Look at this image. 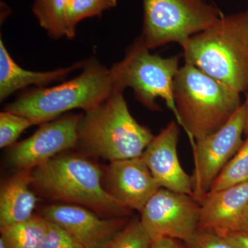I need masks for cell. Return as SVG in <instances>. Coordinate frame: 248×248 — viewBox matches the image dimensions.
Returning a JSON list of instances; mask_svg holds the SVG:
<instances>
[{
    "mask_svg": "<svg viewBox=\"0 0 248 248\" xmlns=\"http://www.w3.org/2000/svg\"><path fill=\"white\" fill-rule=\"evenodd\" d=\"M186 63L235 92L248 90V9L221 16L182 46Z\"/></svg>",
    "mask_w": 248,
    "mask_h": 248,
    "instance_id": "cell-1",
    "label": "cell"
},
{
    "mask_svg": "<svg viewBox=\"0 0 248 248\" xmlns=\"http://www.w3.org/2000/svg\"><path fill=\"white\" fill-rule=\"evenodd\" d=\"M102 170L81 156H55L32 170V183L52 200L80 205L107 218H125L129 208L102 186Z\"/></svg>",
    "mask_w": 248,
    "mask_h": 248,
    "instance_id": "cell-2",
    "label": "cell"
},
{
    "mask_svg": "<svg viewBox=\"0 0 248 248\" xmlns=\"http://www.w3.org/2000/svg\"><path fill=\"white\" fill-rule=\"evenodd\" d=\"M173 96L178 124L186 130L192 149L196 141L222 128L242 105L239 93L188 63L174 78Z\"/></svg>",
    "mask_w": 248,
    "mask_h": 248,
    "instance_id": "cell-3",
    "label": "cell"
},
{
    "mask_svg": "<svg viewBox=\"0 0 248 248\" xmlns=\"http://www.w3.org/2000/svg\"><path fill=\"white\" fill-rule=\"evenodd\" d=\"M123 91L113 93L80 120L78 143L90 154L110 161L141 157L155 138L130 114Z\"/></svg>",
    "mask_w": 248,
    "mask_h": 248,
    "instance_id": "cell-4",
    "label": "cell"
},
{
    "mask_svg": "<svg viewBox=\"0 0 248 248\" xmlns=\"http://www.w3.org/2000/svg\"><path fill=\"white\" fill-rule=\"evenodd\" d=\"M116 89L110 69L96 60L86 61L84 71L77 78L54 87L25 93L6 110L27 117L34 125L45 124L68 110L94 108Z\"/></svg>",
    "mask_w": 248,
    "mask_h": 248,
    "instance_id": "cell-5",
    "label": "cell"
},
{
    "mask_svg": "<svg viewBox=\"0 0 248 248\" xmlns=\"http://www.w3.org/2000/svg\"><path fill=\"white\" fill-rule=\"evenodd\" d=\"M143 6L141 39L149 50L172 42L182 46L223 15L205 0H143Z\"/></svg>",
    "mask_w": 248,
    "mask_h": 248,
    "instance_id": "cell-6",
    "label": "cell"
},
{
    "mask_svg": "<svg viewBox=\"0 0 248 248\" xmlns=\"http://www.w3.org/2000/svg\"><path fill=\"white\" fill-rule=\"evenodd\" d=\"M179 68L178 57L164 58L150 53L140 37L110 71L116 89L131 88L139 100L152 110L158 108L155 100L161 98L178 120L173 84Z\"/></svg>",
    "mask_w": 248,
    "mask_h": 248,
    "instance_id": "cell-7",
    "label": "cell"
},
{
    "mask_svg": "<svg viewBox=\"0 0 248 248\" xmlns=\"http://www.w3.org/2000/svg\"><path fill=\"white\" fill-rule=\"evenodd\" d=\"M246 124L244 104L216 133L196 141L192 148L195 170L191 177L193 197L200 203L208 195L222 170L242 146Z\"/></svg>",
    "mask_w": 248,
    "mask_h": 248,
    "instance_id": "cell-8",
    "label": "cell"
},
{
    "mask_svg": "<svg viewBox=\"0 0 248 248\" xmlns=\"http://www.w3.org/2000/svg\"><path fill=\"white\" fill-rule=\"evenodd\" d=\"M200 213L193 196L161 187L143 207L140 221L152 241L169 237L186 242L198 230Z\"/></svg>",
    "mask_w": 248,
    "mask_h": 248,
    "instance_id": "cell-9",
    "label": "cell"
},
{
    "mask_svg": "<svg viewBox=\"0 0 248 248\" xmlns=\"http://www.w3.org/2000/svg\"><path fill=\"white\" fill-rule=\"evenodd\" d=\"M82 114L62 116L42 124L30 138L13 145L9 160L14 168L32 170L48 162L55 155L78 143V129Z\"/></svg>",
    "mask_w": 248,
    "mask_h": 248,
    "instance_id": "cell-10",
    "label": "cell"
},
{
    "mask_svg": "<svg viewBox=\"0 0 248 248\" xmlns=\"http://www.w3.org/2000/svg\"><path fill=\"white\" fill-rule=\"evenodd\" d=\"M42 216L62 227L84 248H108L127 223L125 218H102L89 209L71 204L48 205Z\"/></svg>",
    "mask_w": 248,
    "mask_h": 248,
    "instance_id": "cell-11",
    "label": "cell"
},
{
    "mask_svg": "<svg viewBox=\"0 0 248 248\" xmlns=\"http://www.w3.org/2000/svg\"><path fill=\"white\" fill-rule=\"evenodd\" d=\"M179 136V125L170 122L153 138L141 158L160 187L193 196L192 177L183 169L178 157Z\"/></svg>",
    "mask_w": 248,
    "mask_h": 248,
    "instance_id": "cell-12",
    "label": "cell"
},
{
    "mask_svg": "<svg viewBox=\"0 0 248 248\" xmlns=\"http://www.w3.org/2000/svg\"><path fill=\"white\" fill-rule=\"evenodd\" d=\"M107 190L132 210L141 213L161 188L141 157L110 161L106 173Z\"/></svg>",
    "mask_w": 248,
    "mask_h": 248,
    "instance_id": "cell-13",
    "label": "cell"
},
{
    "mask_svg": "<svg viewBox=\"0 0 248 248\" xmlns=\"http://www.w3.org/2000/svg\"><path fill=\"white\" fill-rule=\"evenodd\" d=\"M248 203V182L208 193L200 203L198 230L224 236L234 232Z\"/></svg>",
    "mask_w": 248,
    "mask_h": 248,
    "instance_id": "cell-14",
    "label": "cell"
},
{
    "mask_svg": "<svg viewBox=\"0 0 248 248\" xmlns=\"http://www.w3.org/2000/svg\"><path fill=\"white\" fill-rule=\"evenodd\" d=\"M85 62L53 71H27L21 68L11 58L2 39H0V100H5L13 93L31 85L43 88L53 81L63 79L72 71L84 66Z\"/></svg>",
    "mask_w": 248,
    "mask_h": 248,
    "instance_id": "cell-15",
    "label": "cell"
},
{
    "mask_svg": "<svg viewBox=\"0 0 248 248\" xmlns=\"http://www.w3.org/2000/svg\"><path fill=\"white\" fill-rule=\"evenodd\" d=\"M31 183L32 170H21L1 186L0 227L27 221L33 215L37 198L29 188Z\"/></svg>",
    "mask_w": 248,
    "mask_h": 248,
    "instance_id": "cell-16",
    "label": "cell"
},
{
    "mask_svg": "<svg viewBox=\"0 0 248 248\" xmlns=\"http://www.w3.org/2000/svg\"><path fill=\"white\" fill-rule=\"evenodd\" d=\"M48 227L42 216L32 215L27 221L0 227L6 248H41Z\"/></svg>",
    "mask_w": 248,
    "mask_h": 248,
    "instance_id": "cell-17",
    "label": "cell"
},
{
    "mask_svg": "<svg viewBox=\"0 0 248 248\" xmlns=\"http://www.w3.org/2000/svg\"><path fill=\"white\" fill-rule=\"evenodd\" d=\"M68 2V0H34V16L52 38L67 36L65 16Z\"/></svg>",
    "mask_w": 248,
    "mask_h": 248,
    "instance_id": "cell-18",
    "label": "cell"
},
{
    "mask_svg": "<svg viewBox=\"0 0 248 248\" xmlns=\"http://www.w3.org/2000/svg\"><path fill=\"white\" fill-rule=\"evenodd\" d=\"M117 0H68L66 10L67 36L72 39L76 36L78 23L86 18L102 15L117 6Z\"/></svg>",
    "mask_w": 248,
    "mask_h": 248,
    "instance_id": "cell-19",
    "label": "cell"
},
{
    "mask_svg": "<svg viewBox=\"0 0 248 248\" xmlns=\"http://www.w3.org/2000/svg\"><path fill=\"white\" fill-rule=\"evenodd\" d=\"M248 182V138L244 141L239 151L213 182L210 192H217L232 186Z\"/></svg>",
    "mask_w": 248,
    "mask_h": 248,
    "instance_id": "cell-20",
    "label": "cell"
},
{
    "mask_svg": "<svg viewBox=\"0 0 248 248\" xmlns=\"http://www.w3.org/2000/svg\"><path fill=\"white\" fill-rule=\"evenodd\" d=\"M151 242L141 221L135 218L117 233L108 248H149Z\"/></svg>",
    "mask_w": 248,
    "mask_h": 248,
    "instance_id": "cell-21",
    "label": "cell"
},
{
    "mask_svg": "<svg viewBox=\"0 0 248 248\" xmlns=\"http://www.w3.org/2000/svg\"><path fill=\"white\" fill-rule=\"evenodd\" d=\"M34 125L29 119L9 110L0 113V148L12 146L21 134Z\"/></svg>",
    "mask_w": 248,
    "mask_h": 248,
    "instance_id": "cell-22",
    "label": "cell"
},
{
    "mask_svg": "<svg viewBox=\"0 0 248 248\" xmlns=\"http://www.w3.org/2000/svg\"><path fill=\"white\" fill-rule=\"evenodd\" d=\"M41 248H84L62 227L48 221L46 232Z\"/></svg>",
    "mask_w": 248,
    "mask_h": 248,
    "instance_id": "cell-23",
    "label": "cell"
},
{
    "mask_svg": "<svg viewBox=\"0 0 248 248\" xmlns=\"http://www.w3.org/2000/svg\"><path fill=\"white\" fill-rule=\"evenodd\" d=\"M184 243L187 248H234L224 236L201 230Z\"/></svg>",
    "mask_w": 248,
    "mask_h": 248,
    "instance_id": "cell-24",
    "label": "cell"
},
{
    "mask_svg": "<svg viewBox=\"0 0 248 248\" xmlns=\"http://www.w3.org/2000/svg\"><path fill=\"white\" fill-rule=\"evenodd\" d=\"M224 236L234 248H248V232H232Z\"/></svg>",
    "mask_w": 248,
    "mask_h": 248,
    "instance_id": "cell-25",
    "label": "cell"
},
{
    "mask_svg": "<svg viewBox=\"0 0 248 248\" xmlns=\"http://www.w3.org/2000/svg\"><path fill=\"white\" fill-rule=\"evenodd\" d=\"M149 248H187L185 243L173 238H161L151 242Z\"/></svg>",
    "mask_w": 248,
    "mask_h": 248,
    "instance_id": "cell-26",
    "label": "cell"
},
{
    "mask_svg": "<svg viewBox=\"0 0 248 248\" xmlns=\"http://www.w3.org/2000/svg\"><path fill=\"white\" fill-rule=\"evenodd\" d=\"M234 232L248 233V203L240 217L236 226V229Z\"/></svg>",
    "mask_w": 248,
    "mask_h": 248,
    "instance_id": "cell-27",
    "label": "cell"
},
{
    "mask_svg": "<svg viewBox=\"0 0 248 248\" xmlns=\"http://www.w3.org/2000/svg\"><path fill=\"white\" fill-rule=\"evenodd\" d=\"M246 107V130L245 131L247 132L248 135V96L246 102L245 103Z\"/></svg>",
    "mask_w": 248,
    "mask_h": 248,
    "instance_id": "cell-28",
    "label": "cell"
},
{
    "mask_svg": "<svg viewBox=\"0 0 248 248\" xmlns=\"http://www.w3.org/2000/svg\"><path fill=\"white\" fill-rule=\"evenodd\" d=\"M0 248H6V246H5L4 240H3L2 238H0Z\"/></svg>",
    "mask_w": 248,
    "mask_h": 248,
    "instance_id": "cell-29",
    "label": "cell"
}]
</instances>
